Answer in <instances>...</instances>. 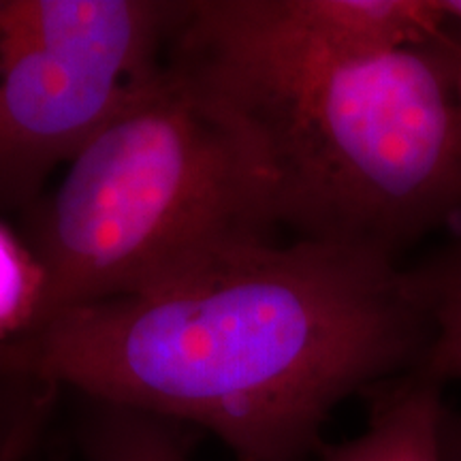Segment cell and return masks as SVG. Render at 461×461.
Wrapping results in <instances>:
<instances>
[{"label":"cell","instance_id":"8fae6325","mask_svg":"<svg viewBox=\"0 0 461 461\" xmlns=\"http://www.w3.org/2000/svg\"><path fill=\"white\" fill-rule=\"evenodd\" d=\"M448 26H461V0H434Z\"/></svg>","mask_w":461,"mask_h":461},{"label":"cell","instance_id":"52a82bcc","mask_svg":"<svg viewBox=\"0 0 461 461\" xmlns=\"http://www.w3.org/2000/svg\"><path fill=\"white\" fill-rule=\"evenodd\" d=\"M403 274L425 327L412 374L440 387L461 380V230Z\"/></svg>","mask_w":461,"mask_h":461},{"label":"cell","instance_id":"30bf717a","mask_svg":"<svg viewBox=\"0 0 461 461\" xmlns=\"http://www.w3.org/2000/svg\"><path fill=\"white\" fill-rule=\"evenodd\" d=\"M440 461H461V414L447 412L442 419Z\"/></svg>","mask_w":461,"mask_h":461},{"label":"cell","instance_id":"5b68a950","mask_svg":"<svg viewBox=\"0 0 461 461\" xmlns=\"http://www.w3.org/2000/svg\"><path fill=\"white\" fill-rule=\"evenodd\" d=\"M182 28L246 54L342 60L428 43L448 31L434 0H190Z\"/></svg>","mask_w":461,"mask_h":461},{"label":"cell","instance_id":"8992f818","mask_svg":"<svg viewBox=\"0 0 461 461\" xmlns=\"http://www.w3.org/2000/svg\"><path fill=\"white\" fill-rule=\"evenodd\" d=\"M372 395L366 429L353 440L319 448L321 461H440L442 387L408 372Z\"/></svg>","mask_w":461,"mask_h":461},{"label":"cell","instance_id":"7a4b0ae2","mask_svg":"<svg viewBox=\"0 0 461 461\" xmlns=\"http://www.w3.org/2000/svg\"><path fill=\"white\" fill-rule=\"evenodd\" d=\"M167 62L240 132L291 240L400 261L461 218V41L291 60L180 28Z\"/></svg>","mask_w":461,"mask_h":461},{"label":"cell","instance_id":"9c48e42d","mask_svg":"<svg viewBox=\"0 0 461 461\" xmlns=\"http://www.w3.org/2000/svg\"><path fill=\"white\" fill-rule=\"evenodd\" d=\"M48 278L26 240L0 224V346L37 330Z\"/></svg>","mask_w":461,"mask_h":461},{"label":"cell","instance_id":"277c9868","mask_svg":"<svg viewBox=\"0 0 461 461\" xmlns=\"http://www.w3.org/2000/svg\"><path fill=\"white\" fill-rule=\"evenodd\" d=\"M186 0H0V205L45 182L165 67Z\"/></svg>","mask_w":461,"mask_h":461},{"label":"cell","instance_id":"3957f363","mask_svg":"<svg viewBox=\"0 0 461 461\" xmlns=\"http://www.w3.org/2000/svg\"><path fill=\"white\" fill-rule=\"evenodd\" d=\"M278 230L246 141L165 58L26 210V244L48 278L37 330L276 241Z\"/></svg>","mask_w":461,"mask_h":461},{"label":"cell","instance_id":"ba28073f","mask_svg":"<svg viewBox=\"0 0 461 461\" xmlns=\"http://www.w3.org/2000/svg\"><path fill=\"white\" fill-rule=\"evenodd\" d=\"M77 445L86 461H193L182 425L79 395Z\"/></svg>","mask_w":461,"mask_h":461},{"label":"cell","instance_id":"6da1fadb","mask_svg":"<svg viewBox=\"0 0 461 461\" xmlns=\"http://www.w3.org/2000/svg\"><path fill=\"white\" fill-rule=\"evenodd\" d=\"M423 346L400 263L276 240L67 310L0 346V367L199 425L238 461H302L338 403L412 372Z\"/></svg>","mask_w":461,"mask_h":461}]
</instances>
